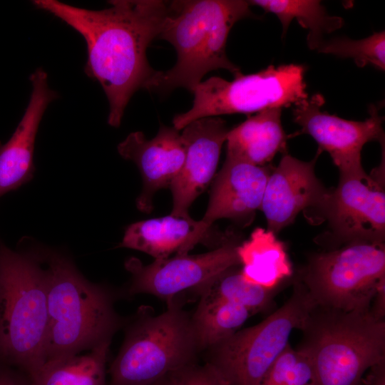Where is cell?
Listing matches in <instances>:
<instances>
[{"label":"cell","mask_w":385,"mask_h":385,"mask_svg":"<svg viewBox=\"0 0 385 385\" xmlns=\"http://www.w3.org/2000/svg\"><path fill=\"white\" fill-rule=\"evenodd\" d=\"M33 4L78 32L87 46L86 75L97 81L108 98V123L118 127L132 96L145 88L154 70L146 56L158 38L169 10V1L113 0L111 6L89 10L57 0H34Z\"/></svg>","instance_id":"cell-1"},{"label":"cell","mask_w":385,"mask_h":385,"mask_svg":"<svg viewBox=\"0 0 385 385\" xmlns=\"http://www.w3.org/2000/svg\"><path fill=\"white\" fill-rule=\"evenodd\" d=\"M250 6L242 0L169 1L158 38L173 46L177 61L168 71H156L145 89L164 95L184 88L192 93L210 71L222 68L235 77L242 74L228 58L226 44L236 22L255 16Z\"/></svg>","instance_id":"cell-2"},{"label":"cell","mask_w":385,"mask_h":385,"mask_svg":"<svg viewBox=\"0 0 385 385\" xmlns=\"http://www.w3.org/2000/svg\"><path fill=\"white\" fill-rule=\"evenodd\" d=\"M37 250L48 265L46 361L111 340L120 325L112 294L86 279L65 255L48 248Z\"/></svg>","instance_id":"cell-3"},{"label":"cell","mask_w":385,"mask_h":385,"mask_svg":"<svg viewBox=\"0 0 385 385\" xmlns=\"http://www.w3.org/2000/svg\"><path fill=\"white\" fill-rule=\"evenodd\" d=\"M37 249L0 242V361L32 375L46 362L48 272Z\"/></svg>","instance_id":"cell-4"},{"label":"cell","mask_w":385,"mask_h":385,"mask_svg":"<svg viewBox=\"0 0 385 385\" xmlns=\"http://www.w3.org/2000/svg\"><path fill=\"white\" fill-rule=\"evenodd\" d=\"M297 349L309 359L314 385H361L367 371L385 360V320L366 311L315 305Z\"/></svg>","instance_id":"cell-5"},{"label":"cell","mask_w":385,"mask_h":385,"mask_svg":"<svg viewBox=\"0 0 385 385\" xmlns=\"http://www.w3.org/2000/svg\"><path fill=\"white\" fill-rule=\"evenodd\" d=\"M198 351L191 317L171 303L130 327L110 366L109 385H151L192 364Z\"/></svg>","instance_id":"cell-6"},{"label":"cell","mask_w":385,"mask_h":385,"mask_svg":"<svg viewBox=\"0 0 385 385\" xmlns=\"http://www.w3.org/2000/svg\"><path fill=\"white\" fill-rule=\"evenodd\" d=\"M304 72V66L291 63L270 65L255 73L240 74L232 81L209 78L196 86L192 107L174 117L173 127L180 130L202 118L296 106L308 98Z\"/></svg>","instance_id":"cell-7"},{"label":"cell","mask_w":385,"mask_h":385,"mask_svg":"<svg viewBox=\"0 0 385 385\" xmlns=\"http://www.w3.org/2000/svg\"><path fill=\"white\" fill-rule=\"evenodd\" d=\"M315 305L304 284L296 282L289 299L265 319L210 349L208 363L231 385H260L292 331L302 330Z\"/></svg>","instance_id":"cell-8"},{"label":"cell","mask_w":385,"mask_h":385,"mask_svg":"<svg viewBox=\"0 0 385 385\" xmlns=\"http://www.w3.org/2000/svg\"><path fill=\"white\" fill-rule=\"evenodd\" d=\"M385 280L384 243L353 242L314 255L299 280L316 305L366 311Z\"/></svg>","instance_id":"cell-9"},{"label":"cell","mask_w":385,"mask_h":385,"mask_svg":"<svg viewBox=\"0 0 385 385\" xmlns=\"http://www.w3.org/2000/svg\"><path fill=\"white\" fill-rule=\"evenodd\" d=\"M324 102L322 95L316 93L294 106V121L301 127V133L314 138L320 151L329 154L340 176L365 173L361 158L364 145L372 140L384 144V118L378 106H369L366 120L354 121L322 111Z\"/></svg>","instance_id":"cell-10"},{"label":"cell","mask_w":385,"mask_h":385,"mask_svg":"<svg viewBox=\"0 0 385 385\" xmlns=\"http://www.w3.org/2000/svg\"><path fill=\"white\" fill-rule=\"evenodd\" d=\"M324 215L338 241L384 243V159L371 174L340 176Z\"/></svg>","instance_id":"cell-11"},{"label":"cell","mask_w":385,"mask_h":385,"mask_svg":"<svg viewBox=\"0 0 385 385\" xmlns=\"http://www.w3.org/2000/svg\"><path fill=\"white\" fill-rule=\"evenodd\" d=\"M237 246L227 241L205 253L155 260L148 265L130 258L125 262L132 274L129 292L152 294L171 304L180 292L197 289L221 272L240 265Z\"/></svg>","instance_id":"cell-12"},{"label":"cell","mask_w":385,"mask_h":385,"mask_svg":"<svg viewBox=\"0 0 385 385\" xmlns=\"http://www.w3.org/2000/svg\"><path fill=\"white\" fill-rule=\"evenodd\" d=\"M315 158L309 162L284 154L267 180L260 209L274 234L308 209L324 213L330 191L317 178Z\"/></svg>","instance_id":"cell-13"},{"label":"cell","mask_w":385,"mask_h":385,"mask_svg":"<svg viewBox=\"0 0 385 385\" xmlns=\"http://www.w3.org/2000/svg\"><path fill=\"white\" fill-rule=\"evenodd\" d=\"M182 130L185 160L170 188L173 202L171 213L186 215L215 175L229 129L222 118L214 116L195 120Z\"/></svg>","instance_id":"cell-14"},{"label":"cell","mask_w":385,"mask_h":385,"mask_svg":"<svg viewBox=\"0 0 385 385\" xmlns=\"http://www.w3.org/2000/svg\"><path fill=\"white\" fill-rule=\"evenodd\" d=\"M117 149L123 158L138 168L143 188L136 205L139 210L149 212L155 193L170 187L183 167L185 149L180 130L161 124L152 139H147L141 131L133 132Z\"/></svg>","instance_id":"cell-15"},{"label":"cell","mask_w":385,"mask_h":385,"mask_svg":"<svg viewBox=\"0 0 385 385\" xmlns=\"http://www.w3.org/2000/svg\"><path fill=\"white\" fill-rule=\"evenodd\" d=\"M29 79L32 92L24 114L10 139L0 145V197L32 179L38 126L47 106L58 97L43 68L36 69Z\"/></svg>","instance_id":"cell-16"},{"label":"cell","mask_w":385,"mask_h":385,"mask_svg":"<svg viewBox=\"0 0 385 385\" xmlns=\"http://www.w3.org/2000/svg\"><path fill=\"white\" fill-rule=\"evenodd\" d=\"M272 170L226 156L215 178L207 210L200 220L207 227L222 218L251 217L260 209Z\"/></svg>","instance_id":"cell-17"},{"label":"cell","mask_w":385,"mask_h":385,"mask_svg":"<svg viewBox=\"0 0 385 385\" xmlns=\"http://www.w3.org/2000/svg\"><path fill=\"white\" fill-rule=\"evenodd\" d=\"M189 215H168L138 221L125 230L119 247L145 252L155 260L184 255L204 240L209 230Z\"/></svg>","instance_id":"cell-18"},{"label":"cell","mask_w":385,"mask_h":385,"mask_svg":"<svg viewBox=\"0 0 385 385\" xmlns=\"http://www.w3.org/2000/svg\"><path fill=\"white\" fill-rule=\"evenodd\" d=\"M282 109L264 110L229 130L226 156L264 166L277 153H284L287 135L281 121Z\"/></svg>","instance_id":"cell-19"},{"label":"cell","mask_w":385,"mask_h":385,"mask_svg":"<svg viewBox=\"0 0 385 385\" xmlns=\"http://www.w3.org/2000/svg\"><path fill=\"white\" fill-rule=\"evenodd\" d=\"M237 254L241 274L250 283L275 289L292 274L284 244L268 229H255L248 240L237 246Z\"/></svg>","instance_id":"cell-20"},{"label":"cell","mask_w":385,"mask_h":385,"mask_svg":"<svg viewBox=\"0 0 385 385\" xmlns=\"http://www.w3.org/2000/svg\"><path fill=\"white\" fill-rule=\"evenodd\" d=\"M111 341L100 344L86 354L46 361L28 376L29 385H107L106 364Z\"/></svg>","instance_id":"cell-21"},{"label":"cell","mask_w":385,"mask_h":385,"mask_svg":"<svg viewBox=\"0 0 385 385\" xmlns=\"http://www.w3.org/2000/svg\"><path fill=\"white\" fill-rule=\"evenodd\" d=\"M250 5L261 7L275 14L282 24L283 36L293 19L308 30L307 44L316 50L324 35L343 26L341 17L330 16L319 1L315 0H252Z\"/></svg>","instance_id":"cell-22"},{"label":"cell","mask_w":385,"mask_h":385,"mask_svg":"<svg viewBox=\"0 0 385 385\" xmlns=\"http://www.w3.org/2000/svg\"><path fill=\"white\" fill-rule=\"evenodd\" d=\"M252 313L218 299L201 297L191 317L198 350L210 349L237 332Z\"/></svg>","instance_id":"cell-23"},{"label":"cell","mask_w":385,"mask_h":385,"mask_svg":"<svg viewBox=\"0 0 385 385\" xmlns=\"http://www.w3.org/2000/svg\"><path fill=\"white\" fill-rule=\"evenodd\" d=\"M201 297L218 299L248 309L252 314L267 309L275 295V289H268L245 280L235 267L221 272L202 285Z\"/></svg>","instance_id":"cell-24"},{"label":"cell","mask_w":385,"mask_h":385,"mask_svg":"<svg viewBox=\"0 0 385 385\" xmlns=\"http://www.w3.org/2000/svg\"><path fill=\"white\" fill-rule=\"evenodd\" d=\"M318 52L332 54L341 58H349L359 67L367 65L381 71L385 69V32H375L371 36L353 40L346 37H337L323 40L317 49Z\"/></svg>","instance_id":"cell-25"},{"label":"cell","mask_w":385,"mask_h":385,"mask_svg":"<svg viewBox=\"0 0 385 385\" xmlns=\"http://www.w3.org/2000/svg\"><path fill=\"white\" fill-rule=\"evenodd\" d=\"M165 385H231L211 364H190L165 377Z\"/></svg>","instance_id":"cell-26"},{"label":"cell","mask_w":385,"mask_h":385,"mask_svg":"<svg viewBox=\"0 0 385 385\" xmlns=\"http://www.w3.org/2000/svg\"><path fill=\"white\" fill-rule=\"evenodd\" d=\"M11 366L0 361V385H29V378L25 379Z\"/></svg>","instance_id":"cell-27"},{"label":"cell","mask_w":385,"mask_h":385,"mask_svg":"<svg viewBox=\"0 0 385 385\" xmlns=\"http://www.w3.org/2000/svg\"><path fill=\"white\" fill-rule=\"evenodd\" d=\"M361 385H385V360L374 365L367 371Z\"/></svg>","instance_id":"cell-28"},{"label":"cell","mask_w":385,"mask_h":385,"mask_svg":"<svg viewBox=\"0 0 385 385\" xmlns=\"http://www.w3.org/2000/svg\"><path fill=\"white\" fill-rule=\"evenodd\" d=\"M370 308L372 315L379 320H384L385 317V280L378 286L372 299Z\"/></svg>","instance_id":"cell-29"},{"label":"cell","mask_w":385,"mask_h":385,"mask_svg":"<svg viewBox=\"0 0 385 385\" xmlns=\"http://www.w3.org/2000/svg\"><path fill=\"white\" fill-rule=\"evenodd\" d=\"M151 385H165V378L163 379H161Z\"/></svg>","instance_id":"cell-30"}]
</instances>
